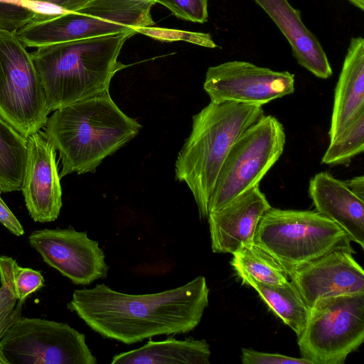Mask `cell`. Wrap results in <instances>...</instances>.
Masks as SVG:
<instances>
[{
	"label": "cell",
	"mask_w": 364,
	"mask_h": 364,
	"mask_svg": "<svg viewBox=\"0 0 364 364\" xmlns=\"http://www.w3.org/2000/svg\"><path fill=\"white\" fill-rule=\"evenodd\" d=\"M136 31L43 46L31 53L42 82L48 112L109 92L125 41Z\"/></svg>",
	"instance_id": "obj_3"
},
{
	"label": "cell",
	"mask_w": 364,
	"mask_h": 364,
	"mask_svg": "<svg viewBox=\"0 0 364 364\" xmlns=\"http://www.w3.org/2000/svg\"><path fill=\"white\" fill-rule=\"evenodd\" d=\"M349 189L362 200H364V177L355 176L345 181Z\"/></svg>",
	"instance_id": "obj_31"
},
{
	"label": "cell",
	"mask_w": 364,
	"mask_h": 364,
	"mask_svg": "<svg viewBox=\"0 0 364 364\" xmlns=\"http://www.w3.org/2000/svg\"><path fill=\"white\" fill-rule=\"evenodd\" d=\"M364 150V112H361L329 145L321 159L326 165H348Z\"/></svg>",
	"instance_id": "obj_23"
},
{
	"label": "cell",
	"mask_w": 364,
	"mask_h": 364,
	"mask_svg": "<svg viewBox=\"0 0 364 364\" xmlns=\"http://www.w3.org/2000/svg\"><path fill=\"white\" fill-rule=\"evenodd\" d=\"M11 279L17 300L21 302L44 286V278L41 272L20 267L16 260L12 266Z\"/></svg>",
	"instance_id": "obj_26"
},
{
	"label": "cell",
	"mask_w": 364,
	"mask_h": 364,
	"mask_svg": "<svg viewBox=\"0 0 364 364\" xmlns=\"http://www.w3.org/2000/svg\"><path fill=\"white\" fill-rule=\"evenodd\" d=\"M309 195L316 211L336 223L363 250L364 200L353 193L345 181L327 172L311 178Z\"/></svg>",
	"instance_id": "obj_16"
},
{
	"label": "cell",
	"mask_w": 364,
	"mask_h": 364,
	"mask_svg": "<svg viewBox=\"0 0 364 364\" xmlns=\"http://www.w3.org/2000/svg\"><path fill=\"white\" fill-rule=\"evenodd\" d=\"M28 242L50 267L77 285H89L107 277L109 266L99 242L86 232L65 229L35 230Z\"/></svg>",
	"instance_id": "obj_12"
},
{
	"label": "cell",
	"mask_w": 364,
	"mask_h": 364,
	"mask_svg": "<svg viewBox=\"0 0 364 364\" xmlns=\"http://www.w3.org/2000/svg\"><path fill=\"white\" fill-rule=\"evenodd\" d=\"M168 8L176 17L204 23L208 21V0H154Z\"/></svg>",
	"instance_id": "obj_27"
},
{
	"label": "cell",
	"mask_w": 364,
	"mask_h": 364,
	"mask_svg": "<svg viewBox=\"0 0 364 364\" xmlns=\"http://www.w3.org/2000/svg\"><path fill=\"white\" fill-rule=\"evenodd\" d=\"M129 1H134V2H142V3H152L155 4L154 0H127Z\"/></svg>",
	"instance_id": "obj_33"
},
{
	"label": "cell",
	"mask_w": 364,
	"mask_h": 364,
	"mask_svg": "<svg viewBox=\"0 0 364 364\" xmlns=\"http://www.w3.org/2000/svg\"><path fill=\"white\" fill-rule=\"evenodd\" d=\"M330 141L364 112V39H350L335 88Z\"/></svg>",
	"instance_id": "obj_18"
},
{
	"label": "cell",
	"mask_w": 364,
	"mask_h": 364,
	"mask_svg": "<svg viewBox=\"0 0 364 364\" xmlns=\"http://www.w3.org/2000/svg\"><path fill=\"white\" fill-rule=\"evenodd\" d=\"M270 208L257 186L209 213L207 218L213 252L232 254L242 245L253 242L259 221Z\"/></svg>",
	"instance_id": "obj_15"
},
{
	"label": "cell",
	"mask_w": 364,
	"mask_h": 364,
	"mask_svg": "<svg viewBox=\"0 0 364 364\" xmlns=\"http://www.w3.org/2000/svg\"><path fill=\"white\" fill-rule=\"evenodd\" d=\"M353 254L333 250L288 273L309 309L321 299L364 291V271Z\"/></svg>",
	"instance_id": "obj_14"
},
{
	"label": "cell",
	"mask_w": 364,
	"mask_h": 364,
	"mask_svg": "<svg viewBox=\"0 0 364 364\" xmlns=\"http://www.w3.org/2000/svg\"><path fill=\"white\" fill-rule=\"evenodd\" d=\"M26 140L28 157L21 190L26 206L35 222H53L63 205L55 149L41 131Z\"/></svg>",
	"instance_id": "obj_13"
},
{
	"label": "cell",
	"mask_w": 364,
	"mask_h": 364,
	"mask_svg": "<svg viewBox=\"0 0 364 364\" xmlns=\"http://www.w3.org/2000/svg\"><path fill=\"white\" fill-rule=\"evenodd\" d=\"M289 42L297 63L316 77L327 79L333 70L317 37L304 24L299 10L288 0H254Z\"/></svg>",
	"instance_id": "obj_17"
},
{
	"label": "cell",
	"mask_w": 364,
	"mask_h": 364,
	"mask_svg": "<svg viewBox=\"0 0 364 364\" xmlns=\"http://www.w3.org/2000/svg\"><path fill=\"white\" fill-rule=\"evenodd\" d=\"M9 364H96L85 334L65 323L18 316L0 340Z\"/></svg>",
	"instance_id": "obj_10"
},
{
	"label": "cell",
	"mask_w": 364,
	"mask_h": 364,
	"mask_svg": "<svg viewBox=\"0 0 364 364\" xmlns=\"http://www.w3.org/2000/svg\"><path fill=\"white\" fill-rule=\"evenodd\" d=\"M243 364H312L304 358H293L279 353H269L242 348Z\"/></svg>",
	"instance_id": "obj_28"
},
{
	"label": "cell",
	"mask_w": 364,
	"mask_h": 364,
	"mask_svg": "<svg viewBox=\"0 0 364 364\" xmlns=\"http://www.w3.org/2000/svg\"><path fill=\"white\" fill-rule=\"evenodd\" d=\"M354 6L358 8L362 11L364 10V0H347Z\"/></svg>",
	"instance_id": "obj_32"
},
{
	"label": "cell",
	"mask_w": 364,
	"mask_h": 364,
	"mask_svg": "<svg viewBox=\"0 0 364 364\" xmlns=\"http://www.w3.org/2000/svg\"><path fill=\"white\" fill-rule=\"evenodd\" d=\"M21 1H25V0H21Z\"/></svg>",
	"instance_id": "obj_34"
},
{
	"label": "cell",
	"mask_w": 364,
	"mask_h": 364,
	"mask_svg": "<svg viewBox=\"0 0 364 364\" xmlns=\"http://www.w3.org/2000/svg\"><path fill=\"white\" fill-rule=\"evenodd\" d=\"M258 293L260 298L299 336L307 323L310 309L291 281L282 285H268L250 277L240 278Z\"/></svg>",
	"instance_id": "obj_20"
},
{
	"label": "cell",
	"mask_w": 364,
	"mask_h": 364,
	"mask_svg": "<svg viewBox=\"0 0 364 364\" xmlns=\"http://www.w3.org/2000/svg\"><path fill=\"white\" fill-rule=\"evenodd\" d=\"M203 276L163 291L130 294L105 284L76 289L67 308L105 338L130 345L160 335L187 333L208 306Z\"/></svg>",
	"instance_id": "obj_1"
},
{
	"label": "cell",
	"mask_w": 364,
	"mask_h": 364,
	"mask_svg": "<svg viewBox=\"0 0 364 364\" xmlns=\"http://www.w3.org/2000/svg\"><path fill=\"white\" fill-rule=\"evenodd\" d=\"M350 239L336 223L316 211L270 208L260 218L254 242L286 270L336 250L355 253Z\"/></svg>",
	"instance_id": "obj_5"
},
{
	"label": "cell",
	"mask_w": 364,
	"mask_h": 364,
	"mask_svg": "<svg viewBox=\"0 0 364 364\" xmlns=\"http://www.w3.org/2000/svg\"><path fill=\"white\" fill-rule=\"evenodd\" d=\"M232 255L230 264L240 278L250 277L268 285H282L288 281L284 268L254 242L242 245Z\"/></svg>",
	"instance_id": "obj_22"
},
{
	"label": "cell",
	"mask_w": 364,
	"mask_h": 364,
	"mask_svg": "<svg viewBox=\"0 0 364 364\" xmlns=\"http://www.w3.org/2000/svg\"><path fill=\"white\" fill-rule=\"evenodd\" d=\"M297 337L312 364H343L364 340V291L318 300Z\"/></svg>",
	"instance_id": "obj_8"
},
{
	"label": "cell",
	"mask_w": 364,
	"mask_h": 364,
	"mask_svg": "<svg viewBox=\"0 0 364 364\" xmlns=\"http://www.w3.org/2000/svg\"><path fill=\"white\" fill-rule=\"evenodd\" d=\"M141 127L107 92L55 110L43 128L59 153L61 178L73 173H95L104 159L134 138Z\"/></svg>",
	"instance_id": "obj_2"
},
{
	"label": "cell",
	"mask_w": 364,
	"mask_h": 364,
	"mask_svg": "<svg viewBox=\"0 0 364 364\" xmlns=\"http://www.w3.org/2000/svg\"><path fill=\"white\" fill-rule=\"evenodd\" d=\"M154 4L127 0H90L80 9L60 14L37 12L16 36L25 47L136 31L154 25Z\"/></svg>",
	"instance_id": "obj_6"
},
{
	"label": "cell",
	"mask_w": 364,
	"mask_h": 364,
	"mask_svg": "<svg viewBox=\"0 0 364 364\" xmlns=\"http://www.w3.org/2000/svg\"><path fill=\"white\" fill-rule=\"evenodd\" d=\"M285 143L284 128L272 115H264L248 127L234 142L223 164L210 198L209 213L259 186L282 156Z\"/></svg>",
	"instance_id": "obj_7"
},
{
	"label": "cell",
	"mask_w": 364,
	"mask_h": 364,
	"mask_svg": "<svg viewBox=\"0 0 364 364\" xmlns=\"http://www.w3.org/2000/svg\"><path fill=\"white\" fill-rule=\"evenodd\" d=\"M27 140L0 117V191H21L27 162Z\"/></svg>",
	"instance_id": "obj_21"
},
{
	"label": "cell",
	"mask_w": 364,
	"mask_h": 364,
	"mask_svg": "<svg viewBox=\"0 0 364 364\" xmlns=\"http://www.w3.org/2000/svg\"><path fill=\"white\" fill-rule=\"evenodd\" d=\"M37 12L23 1H0V31L16 34L32 21Z\"/></svg>",
	"instance_id": "obj_25"
},
{
	"label": "cell",
	"mask_w": 364,
	"mask_h": 364,
	"mask_svg": "<svg viewBox=\"0 0 364 364\" xmlns=\"http://www.w3.org/2000/svg\"><path fill=\"white\" fill-rule=\"evenodd\" d=\"M0 223L16 236L24 234V230L17 218L0 196Z\"/></svg>",
	"instance_id": "obj_29"
},
{
	"label": "cell",
	"mask_w": 364,
	"mask_h": 364,
	"mask_svg": "<svg viewBox=\"0 0 364 364\" xmlns=\"http://www.w3.org/2000/svg\"><path fill=\"white\" fill-rule=\"evenodd\" d=\"M136 33L144 34L154 40L163 42L183 41L209 48H215L218 47L216 43L213 41L211 36L207 33L187 31L152 26L139 28L136 29Z\"/></svg>",
	"instance_id": "obj_24"
},
{
	"label": "cell",
	"mask_w": 364,
	"mask_h": 364,
	"mask_svg": "<svg viewBox=\"0 0 364 364\" xmlns=\"http://www.w3.org/2000/svg\"><path fill=\"white\" fill-rule=\"evenodd\" d=\"M48 114L31 53L16 34L0 31V117L27 139L44 127Z\"/></svg>",
	"instance_id": "obj_9"
},
{
	"label": "cell",
	"mask_w": 364,
	"mask_h": 364,
	"mask_svg": "<svg viewBox=\"0 0 364 364\" xmlns=\"http://www.w3.org/2000/svg\"><path fill=\"white\" fill-rule=\"evenodd\" d=\"M294 75L252 63L232 60L208 68L203 89L210 102L264 105L292 94Z\"/></svg>",
	"instance_id": "obj_11"
},
{
	"label": "cell",
	"mask_w": 364,
	"mask_h": 364,
	"mask_svg": "<svg viewBox=\"0 0 364 364\" xmlns=\"http://www.w3.org/2000/svg\"><path fill=\"white\" fill-rule=\"evenodd\" d=\"M264 115L259 105L210 102L193 117L191 134L176 161L175 178L189 188L200 218H208L210 198L231 146Z\"/></svg>",
	"instance_id": "obj_4"
},
{
	"label": "cell",
	"mask_w": 364,
	"mask_h": 364,
	"mask_svg": "<svg viewBox=\"0 0 364 364\" xmlns=\"http://www.w3.org/2000/svg\"><path fill=\"white\" fill-rule=\"evenodd\" d=\"M46 3L60 9L65 12L75 11L82 8L90 0H25Z\"/></svg>",
	"instance_id": "obj_30"
},
{
	"label": "cell",
	"mask_w": 364,
	"mask_h": 364,
	"mask_svg": "<svg viewBox=\"0 0 364 364\" xmlns=\"http://www.w3.org/2000/svg\"><path fill=\"white\" fill-rule=\"evenodd\" d=\"M210 346L205 340L173 336L160 341L149 339L141 347L113 356L112 364H208Z\"/></svg>",
	"instance_id": "obj_19"
}]
</instances>
